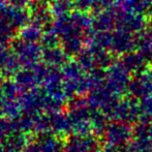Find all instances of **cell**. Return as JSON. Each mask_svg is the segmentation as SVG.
<instances>
[{"mask_svg":"<svg viewBox=\"0 0 152 152\" xmlns=\"http://www.w3.org/2000/svg\"><path fill=\"white\" fill-rule=\"evenodd\" d=\"M14 53L20 63L24 66H32L37 64L38 59L42 56V50L37 42L16 40L14 44Z\"/></svg>","mask_w":152,"mask_h":152,"instance_id":"cell-1","label":"cell"},{"mask_svg":"<svg viewBox=\"0 0 152 152\" xmlns=\"http://www.w3.org/2000/svg\"><path fill=\"white\" fill-rule=\"evenodd\" d=\"M42 27L38 26L36 24H30L27 26L23 27L20 31V39L24 40V42H37L39 39H42Z\"/></svg>","mask_w":152,"mask_h":152,"instance_id":"cell-2","label":"cell"},{"mask_svg":"<svg viewBox=\"0 0 152 152\" xmlns=\"http://www.w3.org/2000/svg\"><path fill=\"white\" fill-rule=\"evenodd\" d=\"M31 0H6L7 3H10V6H15V7H20L24 8L26 5L30 3Z\"/></svg>","mask_w":152,"mask_h":152,"instance_id":"cell-3","label":"cell"}]
</instances>
